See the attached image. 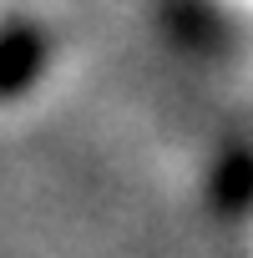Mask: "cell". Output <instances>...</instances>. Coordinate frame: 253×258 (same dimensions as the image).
<instances>
[{
	"label": "cell",
	"instance_id": "6da1fadb",
	"mask_svg": "<svg viewBox=\"0 0 253 258\" xmlns=\"http://www.w3.org/2000/svg\"><path fill=\"white\" fill-rule=\"evenodd\" d=\"M46 66V36L31 21L0 26V96H21Z\"/></svg>",
	"mask_w": 253,
	"mask_h": 258
}]
</instances>
